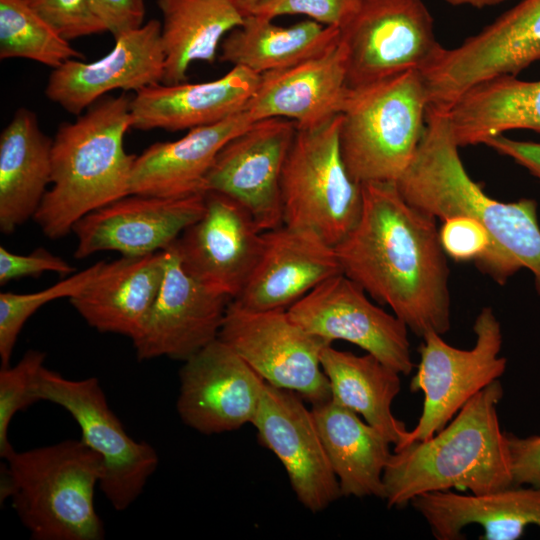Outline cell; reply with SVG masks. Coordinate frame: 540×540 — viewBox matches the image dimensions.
Listing matches in <instances>:
<instances>
[{
	"mask_svg": "<svg viewBox=\"0 0 540 540\" xmlns=\"http://www.w3.org/2000/svg\"><path fill=\"white\" fill-rule=\"evenodd\" d=\"M362 185L359 221L335 247L342 273L417 336L445 334L451 326L449 267L437 218L406 201L395 182Z\"/></svg>",
	"mask_w": 540,
	"mask_h": 540,
	"instance_id": "cell-1",
	"label": "cell"
},
{
	"mask_svg": "<svg viewBox=\"0 0 540 540\" xmlns=\"http://www.w3.org/2000/svg\"><path fill=\"white\" fill-rule=\"evenodd\" d=\"M503 393L501 382H492L432 437L393 450L383 473L388 507H404L428 492L483 494L512 486L507 433L497 410Z\"/></svg>",
	"mask_w": 540,
	"mask_h": 540,
	"instance_id": "cell-2",
	"label": "cell"
},
{
	"mask_svg": "<svg viewBox=\"0 0 540 540\" xmlns=\"http://www.w3.org/2000/svg\"><path fill=\"white\" fill-rule=\"evenodd\" d=\"M125 94L104 96L53 138L51 184L34 216L49 239L63 238L87 214L131 194L136 155L124 148L132 127Z\"/></svg>",
	"mask_w": 540,
	"mask_h": 540,
	"instance_id": "cell-3",
	"label": "cell"
},
{
	"mask_svg": "<svg viewBox=\"0 0 540 540\" xmlns=\"http://www.w3.org/2000/svg\"><path fill=\"white\" fill-rule=\"evenodd\" d=\"M413 206L444 219L455 214L476 218L498 248L531 271L540 296V226L530 198L501 202L487 195L466 171L446 111L427 108L426 127L409 167L395 182Z\"/></svg>",
	"mask_w": 540,
	"mask_h": 540,
	"instance_id": "cell-4",
	"label": "cell"
},
{
	"mask_svg": "<svg viewBox=\"0 0 540 540\" xmlns=\"http://www.w3.org/2000/svg\"><path fill=\"white\" fill-rule=\"evenodd\" d=\"M0 496L11 498L35 540H101L103 522L94 504L103 477L102 458L82 439L18 452L4 459Z\"/></svg>",
	"mask_w": 540,
	"mask_h": 540,
	"instance_id": "cell-5",
	"label": "cell"
},
{
	"mask_svg": "<svg viewBox=\"0 0 540 540\" xmlns=\"http://www.w3.org/2000/svg\"><path fill=\"white\" fill-rule=\"evenodd\" d=\"M427 108L425 81L416 69L350 89L339 130L350 175L361 184L396 182L417 153Z\"/></svg>",
	"mask_w": 540,
	"mask_h": 540,
	"instance_id": "cell-6",
	"label": "cell"
},
{
	"mask_svg": "<svg viewBox=\"0 0 540 540\" xmlns=\"http://www.w3.org/2000/svg\"><path fill=\"white\" fill-rule=\"evenodd\" d=\"M341 114L297 128L282 172L283 225L312 232L336 247L354 229L363 185L349 173L340 150Z\"/></svg>",
	"mask_w": 540,
	"mask_h": 540,
	"instance_id": "cell-7",
	"label": "cell"
},
{
	"mask_svg": "<svg viewBox=\"0 0 540 540\" xmlns=\"http://www.w3.org/2000/svg\"><path fill=\"white\" fill-rule=\"evenodd\" d=\"M33 395L37 401L61 406L78 423L82 441L102 458L99 488L111 506L124 511L133 504L156 471L159 457L149 443L128 435L98 379H69L42 366Z\"/></svg>",
	"mask_w": 540,
	"mask_h": 540,
	"instance_id": "cell-8",
	"label": "cell"
},
{
	"mask_svg": "<svg viewBox=\"0 0 540 540\" xmlns=\"http://www.w3.org/2000/svg\"><path fill=\"white\" fill-rule=\"evenodd\" d=\"M473 331L476 340L471 349L453 347L436 332L422 337L418 348L420 361L411 379L410 391L422 392L424 402L418 422L410 430L404 446L432 437L473 396L504 374L507 360L500 356L503 335L491 307L481 309Z\"/></svg>",
	"mask_w": 540,
	"mask_h": 540,
	"instance_id": "cell-9",
	"label": "cell"
},
{
	"mask_svg": "<svg viewBox=\"0 0 540 540\" xmlns=\"http://www.w3.org/2000/svg\"><path fill=\"white\" fill-rule=\"evenodd\" d=\"M218 338L266 383L293 391L311 405L332 398L321 364L322 350L331 344L300 326L287 309L253 311L231 300Z\"/></svg>",
	"mask_w": 540,
	"mask_h": 540,
	"instance_id": "cell-10",
	"label": "cell"
},
{
	"mask_svg": "<svg viewBox=\"0 0 540 540\" xmlns=\"http://www.w3.org/2000/svg\"><path fill=\"white\" fill-rule=\"evenodd\" d=\"M340 31L351 90L409 70L421 72L443 49L422 0H362L355 16Z\"/></svg>",
	"mask_w": 540,
	"mask_h": 540,
	"instance_id": "cell-11",
	"label": "cell"
},
{
	"mask_svg": "<svg viewBox=\"0 0 540 540\" xmlns=\"http://www.w3.org/2000/svg\"><path fill=\"white\" fill-rule=\"evenodd\" d=\"M540 59V0H521L477 34L443 49L421 71L428 107L447 110L467 89L513 75Z\"/></svg>",
	"mask_w": 540,
	"mask_h": 540,
	"instance_id": "cell-12",
	"label": "cell"
},
{
	"mask_svg": "<svg viewBox=\"0 0 540 540\" xmlns=\"http://www.w3.org/2000/svg\"><path fill=\"white\" fill-rule=\"evenodd\" d=\"M287 311L300 326L330 344L350 342L403 375L414 367L406 324L372 303L365 290L343 273L321 283Z\"/></svg>",
	"mask_w": 540,
	"mask_h": 540,
	"instance_id": "cell-13",
	"label": "cell"
},
{
	"mask_svg": "<svg viewBox=\"0 0 540 540\" xmlns=\"http://www.w3.org/2000/svg\"><path fill=\"white\" fill-rule=\"evenodd\" d=\"M297 125L285 118L253 122L217 154L204 192L224 194L242 205L258 228L283 225L281 178Z\"/></svg>",
	"mask_w": 540,
	"mask_h": 540,
	"instance_id": "cell-14",
	"label": "cell"
},
{
	"mask_svg": "<svg viewBox=\"0 0 540 540\" xmlns=\"http://www.w3.org/2000/svg\"><path fill=\"white\" fill-rule=\"evenodd\" d=\"M205 210L170 246L183 269L203 285L234 299L251 276L263 232L234 199L204 192Z\"/></svg>",
	"mask_w": 540,
	"mask_h": 540,
	"instance_id": "cell-15",
	"label": "cell"
},
{
	"mask_svg": "<svg viewBox=\"0 0 540 540\" xmlns=\"http://www.w3.org/2000/svg\"><path fill=\"white\" fill-rule=\"evenodd\" d=\"M177 412L188 427L220 434L252 423L266 381L219 338L184 361Z\"/></svg>",
	"mask_w": 540,
	"mask_h": 540,
	"instance_id": "cell-16",
	"label": "cell"
},
{
	"mask_svg": "<svg viewBox=\"0 0 540 540\" xmlns=\"http://www.w3.org/2000/svg\"><path fill=\"white\" fill-rule=\"evenodd\" d=\"M251 424L259 443L282 463L306 509L320 512L341 497L312 410L297 393L266 383Z\"/></svg>",
	"mask_w": 540,
	"mask_h": 540,
	"instance_id": "cell-17",
	"label": "cell"
},
{
	"mask_svg": "<svg viewBox=\"0 0 540 540\" xmlns=\"http://www.w3.org/2000/svg\"><path fill=\"white\" fill-rule=\"evenodd\" d=\"M205 210L204 193L183 197L129 194L81 218L74 257L101 251L143 256L168 249Z\"/></svg>",
	"mask_w": 540,
	"mask_h": 540,
	"instance_id": "cell-18",
	"label": "cell"
},
{
	"mask_svg": "<svg viewBox=\"0 0 540 540\" xmlns=\"http://www.w3.org/2000/svg\"><path fill=\"white\" fill-rule=\"evenodd\" d=\"M166 250L160 290L132 342L139 360L167 357L184 362L218 339L232 298L194 279L175 251Z\"/></svg>",
	"mask_w": 540,
	"mask_h": 540,
	"instance_id": "cell-19",
	"label": "cell"
},
{
	"mask_svg": "<svg viewBox=\"0 0 540 540\" xmlns=\"http://www.w3.org/2000/svg\"><path fill=\"white\" fill-rule=\"evenodd\" d=\"M114 39L112 50L98 60L71 59L53 69L45 88L47 98L79 116L113 90L136 93L162 83L165 54L159 20L151 19Z\"/></svg>",
	"mask_w": 540,
	"mask_h": 540,
	"instance_id": "cell-20",
	"label": "cell"
},
{
	"mask_svg": "<svg viewBox=\"0 0 540 540\" xmlns=\"http://www.w3.org/2000/svg\"><path fill=\"white\" fill-rule=\"evenodd\" d=\"M340 273L335 247L312 232L281 225L263 232L258 262L232 302L253 311L288 309Z\"/></svg>",
	"mask_w": 540,
	"mask_h": 540,
	"instance_id": "cell-21",
	"label": "cell"
},
{
	"mask_svg": "<svg viewBox=\"0 0 540 540\" xmlns=\"http://www.w3.org/2000/svg\"><path fill=\"white\" fill-rule=\"evenodd\" d=\"M349 94L347 50L340 37L313 58L260 75L244 110L254 122L276 117L312 128L340 115Z\"/></svg>",
	"mask_w": 540,
	"mask_h": 540,
	"instance_id": "cell-22",
	"label": "cell"
},
{
	"mask_svg": "<svg viewBox=\"0 0 540 540\" xmlns=\"http://www.w3.org/2000/svg\"><path fill=\"white\" fill-rule=\"evenodd\" d=\"M259 80V74L233 66L208 82L148 86L131 98L132 128L175 132L220 122L244 111Z\"/></svg>",
	"mask_w": 540,
	"mask_h": 540,
	"instance_id": "cell-23",
	"label": "cell"
},
{
	"mask_svg": "<svg viewBox=\"0 0 540 540\" xmlns=\"http://www.w3.org/2000/svg\"><path fill=\"white\" fill-rule=\"evenodd\" d=\"M167 256L163 250L104 261L96 277L69 301L92 328L133 340L158 295Z\"/></svg>",
	"mask_w": 540,
	"mask_h": 540,
	"instance_id": "cell-24",
	"label": "cell"
},
{
	"mask_svg": "<svg viewBox=\"0 0 540 540\" xmlns=\"http://www.w3.org/2000/svg\"><path fill=\"white\" fill-rule=\"evenodd\" d=\"M410 504L438 540L463 539V529L471 524L483 528L481 540H515L529 526L540 529V488L532 486L470 495L434 491L414 497Z\"/></svg>",
	"mask_w": 540,
	"mask_h": 540,
	"instance_id": "cell-25",
	"label": "cell"
},
{
	"mask_svg": "<svg viewBox=\"0 0 540 540\" xmlns=\"http://www.w3.org/2000/svg\"><path fill=\"white\" fill-rule=\"evenodd\" d=\"M253 122L244 110L190 129L178 140L152 144L136 156L131 194L183 197L204 193L206 176L219 151Z\"/></svg>",
	"mask_w": 540,
	"mask_h": 540,
	"instance_id": "cell-26",
	"label": "cell"
},
{
	"mask_svg": "<svg viewBox=\"0 0 540 540\" xmlns=\"http://www.w3.org/2000/svg\"><path fill=\"white\" fill-rule=\"evenodd\" d=\"M53 139L36 114L19 108L0 135V230L13 233L34 218L51 183Z\"/></svg>",
	"mask_w": 540,
	"mask_h": 540,
	"instance_id": "cell-27",
	"label": "cell"
},
{
	"mask_svg": "<svg viewBox=\"0 0 540 540\" xmlns=\"http://www.w3.org/2000/svg\"><path fill=\"white\" fill-rule=\"evenodd\" d=\"M341 496H385L383 473L391 442L358 414L332 398L311 407Z\"/></svg>",
	"mask_w": 540,
	"mask_h": 540,
	"instance_id": "cell-28",
	"label": "cell"
},
{
	"mask_svg": "<svg viewBox=\"0 0 540 540\" xmlns=\"http://www.w3.org/2000/svg\"><path fill=\"white\" fill-rule=\"evenodd\" d=\"M446 113L459 147L514 129L540 133V80L490 78L464 91Z\"/></svg>",
	"mask_w": 540,
	"mask_h": 540,
	"instance_id": "cell-29",
	"label": "cell"
},
{
	"mask_svg": "<svg viewBox=\"0 0 540 540\" xmlns=\"http://www.w3.org/2000/svg\"><path fill=\"white\" fill-rule=\"evenodd\" d=\"M321 364L334 401L362 416L394 445L393 450L406 444L410 430L392 412L401 389L399 372L371 354L358 356L332 344L322 350Z\"/></svg>",
	"mask_w": 540,
	"mask_h": 540,
	"instance_id": "cell-30",
	"label": "cell"
},
{
	"mask_svg": "<svg viewBox=\"0 0 540 540\" xmlns=\"http://www.w3.org/2000/svg\"><path fill=\"white\" fill-rule=\"evenodd\" d=\"M165 54L162 83L187 80L192 63L216 60L223 39L244 21L232 0H157Z\"/></svg>",
	"mask_w": 540,
	"mask_h": 540,
	"instance_id": "cell-31",
	"label": "cell"
},
{
	"mask_svg": "<svg viewBox=\"0 0 540 540\" xmlns=\"http://www.w3.org/2000/svg\"><path fill=\"white\" fill-rule=\"evenodd\" d=\"M341 31L307 19L290 26L246 15L222 41L219 59L262 75L295 66L339 41Z\"/></svg>",
	"mask_w": 540,
	"mask_h": 540,
	"instance_id": "cell-32",
	"label": "cell"
},
{
	"mask_svg": "<svg viewBox=\"0 0 540 540\" xmlns=\"http://www.w3.org/2000/svg\"><path fill=\"white\" fill-rule=\"evenodd\" d=\"M24 58L56 69L84 55L26 0H0V59Z\"/></svg>",
	"mask_w": 540,
	"mask_h": 540,
	"instance_id": "cell-33",
	"label": "cell"
},
{
	"mask_svg": "<svg viewBox=\"0 0 540 540\" xmlns=\"http://www.w3.org/2000/svg\"><path fill=\"white\" fill-rule=\"evenodd\" d=\"M441 221L439 239L447 257L456 262H474L479 270L500 285L521 270L496 246L487 229L476 218L455 214Z\"/></svg>",
	"mask_w": 540,
	"mask_h": 540,
	"instance_id": "cell-34",
	"label": "cell"
},
{
	"mask_svg": "<svg viewBox=\"0 0 540 540\" xmlns=\"http://www.w3.org/2000/svg\"><path fill=\"white\" fill-rule=\"evenodd\" d=\"M104 261L69 275L67 278L35 293H0V360L10 365L17 338L26 321L42 306L61 298L79 294L98 274Z\"/></svg>",
	"mask_w": 540,
	"mask_h": 540,
	"instance_id": "cell-35",
	"label": "cell"
},
{
	"mask_svg": "<svg viewBox=\"0 0 540 540\" xmlns=\"http://www.w3.org/2000/svg\"><path fill=\"white\" fill-rule=\"evenodd\" d=\"M45 353L28 350L13 366L1 367L0 370V456L5 459L14 448L9 442L8 430L13 417L33 403V383L44 366Z\"/></svg>",
	"mask_w": 540,
	"mask_h": 540,
	"instance_id": "cell-36",
	"label": "cell"
},
{
	"mask_svg": "<svg viewBox=\"0 0 540 540\" xmlns=\"http://www.w3.org/2000/svg\"><path fill=\"white\" fill-rule=\"evenodd\" d=\"M362 0H261L246 15L274 20L283 15H304L324 26L344 28Z\"/></svg>",
	"mask_w": 540,
	"mask_h": 540,
	"instance_id": "cell-37",
	"label": "cell"
},
{
	"mask_svg": "<svg viewBox=\"0 0 540 540\" xmlns=\"http://www.w3.org/2000/svg\"><path fill=\"white\" fill-rule=\"evenodd\" d=\"M28 5L68 41L106 32L91 0H26Z\"/></svg>",
	"mask_w": 540,
	"mask_h": 540,
	"instance_id": "cell-38",
	"label": "cell"
},
{
	"mask_svg": "<svg viewBox=\"0 0 540 540\" xmlns=\"http://www.w3.org/2000/svg\"><path fill=\"white\" fill-rule=\"evenodd\" d=\"M44 272H55L66 276L75 272V268L63 258L54 255L45 248H37L27 255L9 251L0 247V285L25 277H39Z\"/></svg>",
	"mask_w": 540,
	"mask_h": 540,
	"instance_id": "cell-39",
	"label": "cell"
},
{
	"mask_svg": "<svg viewBox=\"0 0 540 540\" xmlns=\"http://www.w3.org/2000/svg\"><path fill=\"white\" fill-rule=\"evenodd\" d=\"M513 485L540 488V435L507 433Z\"/></svg>",
	"mask_w": 540,
	"mask_h": 540,
	"instance_id": "cell-40",
	"label": "cell"
},
{
	"mask_svg": "<svg viewBox=\"0 0 540 540\" xmlns=\"http://www.w3.org/2000/svg\"><path fill=\"white\" fill-rule=\"evenodd\" d=\"M97 16L114 38L142 26L144 0H91Z\"/></svg>",
	"mask_w": 540,
	"mask_h": 540,
	"instance_id": "cell-41",
	"label": "cell"
},
{
	"mask_svg": "<svg viewBox=\"0 0 540 540\" xmlns=\"http://www.w3.org/2000/svg\"><path fill=\"white\" fill-rule=\"evenodd\" d=\"M482 144L513 159L540 181V143L512 139L501 133L489 136Z\"/></svg>",
	"mask_w": 540,
	"mask_h": 540,
	"instance_id": "cell-42",
	"label": "cell"
},
{
	"mask_svg": "<svg viewBox=\"0 0 540 540\" xmlns=\"http://www.w3.org/2000/svg\"><path fill=\"white\" fill-rule=\"evenodd\" d=\"M454 6L468 5L475 8H483L498 5L507 0H444Z\"/></svg>",
	"mask_w": 540,
	"mask_h": 540,
	"instance_id": "cell-43",
	"label": "cell"
},
{
	"mask_svg": "<svg viewBox=\"0 0 540 540\" xmlns=\"http://www.w3.org/2000/svg\"><path fill=\"white\" fill-rule=\"evenodd\" d=\"M232 1L237 6V8L242 12V14L245 16V14L261 0H232Z\"/></svg>",
	"mask_w": 540,
	"mask_h": 540,
	"instance_id": "cell-44",
	"label": "cell"
}]
</instances>
